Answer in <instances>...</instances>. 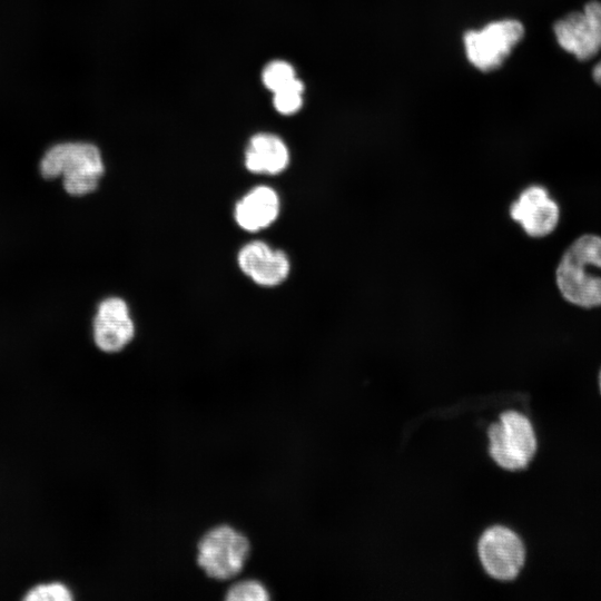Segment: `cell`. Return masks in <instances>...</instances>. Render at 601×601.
<instances>
[{
	"label": "cell",
	"mask_w": 601,
	"mask_h": 601,
	"mask_svg": "<svg viewBox=\"0 0 601 601\" xmlns=\"http://www.w3.org/2000/svg\"><path fill=\"white\" fill-rule=\"evenodd\" d=\"M562 49L579 60H589L601 50V2H588L582 11L572 12L554 24Z\"/></svg>",
	"instance_id": "cell-6"
},
{
	"label": "cell",
	"mask_w": 601,
	"mask_h": 601,
	"mask_svg": "<svg viewBox=\"0 0 601 601\" xmlns=\"http://www.w3.org/2000/svg\"><path fill=\"white\" fill-rule=\"evenodd\" d=\"M511 217L532 237L551 234L560 219L559 205L539 185L525 188L510 207Z\"/></svg>",
	"instance_id": "cell-8"
},
{
	"label": "cell",
	"mask_w": 601,
	"mask_h": 601,
	"mask_svg": "<svg viewBox=\"0 0 601 601\" xmlns=\"http://www.w3.org/2000/svg\"><path fill=\"white\" fill-rule=\"evenodd\" d=\"M225 598L228 601H266L270 597L264 583L247 579L230 585Z\"/></svg>",
	"instance_id": "cell-15"
},
{
	"label": "cell",
	"mask_w": 601,
	"mask_h": 601,
	"mask_svg": "<svg viewBox=\"0 0 601 601\" xmlns=\"http://www.w3.org/2000/svg\"><path fill=\"white\" fill-rule=\"evenodd\" d=\"M599 386H600V392H601V371H600V374H599Z\"/></svg>",
	"instance_id": "cell-19"
},
{
	"label": "cell",
	"mask_w": 601,
	"mask_h": 601,
	"mask_svg": "<svg viewBox=\"0 0 601 601\" xmlns=\"http://www.w3.org/2000/svg\"><path fill=\"white\" fill-rule=\"evenodd\" d=\"M262 80L273 93L294 85L297 80L293 66L284 60H274L263 70Z\"/></svg>",
	"instance_id": "cell-14"
},
{
	"label": "cell",
	"mask_w": 601,
	"mask_h": 601,
	"mask_svg": "<svg viewBox=\"0 0 601 601\" xmlns=\"http://www.w3.org/2000/svg\"><path fill=\"white\" fill-rule=\"evenodd\" d=\"M480 561L493 579L510 581L516 578L525 561V548L512 530L494 525L485 530L477 543Z\"/></svg>",
	"instance_id": "cell-5"
},
{
	"label": "cell",
	"mask_w": 601,
	"mask_h": 601,
	"mask_svg": "<svg viewBox=\"0 0 601 601\" xmlns=\"http://www.w3.org/2000/svg\"><path fill=\"white\" fill-rule=\"evenodd\" d=\"M279 209L277 193L269 186L260 185L236 203L234 217L240 228L254 233L270 226L278 217Z\"/></svg>",
	"instance_id": "cell-11"
},
{
	"label": "cell",
	"mask_w": 601,
	"mask_h": 601,
	"mask_svg": "<svg viewBox=\"0 0 601 601\" xmlns=\"http://www.w3.org/2000/svg\"><path fill=\"white\" fill-rule=\"evenodd\" d=\"M592 76L595 82L601 85V61H599L593 68Z\"/></svg>",
	"instance_id": "cell-18"
},
{
	"label": "cell",
	"mask_w": 601,
	"mask_h": 601,
	"mask_svg": "<svg viewBox=\"0 0 601 601\" xmlns=\"http://www.w3.org/2000/svg\"><path fill=\"white\" fill-rule=\"evenodd\" d=\"M289 164V151L282 138L269 132L253 136L245 150V167L254 174L276 175Z\"/></svg>",
	"instance_id": "cell-12"
},
{
	"label": "cell",
	"mask_w": 601,
	"mask_h": 601,
	"mask_svg": "<svg viewBox=\"0 0 601 601\" xmlns=\"http://www.w3.org/2000/svg\"><path fill=\"white\" fill-rule=\"evenodd\" d=\"M71 591L60 582L38 584L23 597L26 601H71Z\"/></svg>",
	"instance_id": "cell-17"
},
{
	"label": "cell",
	"mask_w": 601,
	"mask_h": 601,
	"mask_svg": "<svg viewBox=\"0 0 601 601\" xmlns=\"http://www.w3.org/2000/svg\"><path fill=\"white\" fill-rule=\"evenodd\" d=\"M135 336V324L129 307L120 297L102 299L92 321L96 346L106 353L122 351Z\"/></svg>",
	"instance_id": "cell-7"
},
{
	"label": "cell",
	"mask_w": 601,
	"mask_h": 601,
	"mask_svg": "<svg viewBox=\"0 0 601 601\" xmlns=\"http://www.w3.org/2000/svg\"><path fill=\"white\" fill-rule=\"evenodd\" d=\"M563 255L587 268L601 269V236L582 235L568 247Z\"/></svg>",
	"instance_id": "cell-13"
},
{
	"label": "cell",
	"mask_w": 601,
	"mask_h": 601,
	"mask_svg": "<svg viewBox=\"0 0 601 601\" xmlns=\"http://www.w3.org/2000/svg\"><path fill=\"white\" fill-rule=\"evenodd\" d=\"M240 270L254 283L274 287L285 282L290 272V263L280 249H273L260 240L243 246L237 255Z\"/></svg>",
	"instance_id": "cell-9"
},
{
	"label": "cell",
	"mask_w": 601,
	"mask_h": 601,
	"mask_svg": "<svg viewBox=\"0 0 601 601\" xmlns=\"http://www.w3.org/2000/svg\"><path fill=\"white\" fill-rule=\"evenodd\" d=\"M490 455L509 471L525 469L536 451V439L529 418L516 411H505L487 431Z\"/></svg>",
	"instance_id": "cell-3"
},
{
	"label": "cell",
	"mask_w": 601,
	"mask_h": 601,
	"mask_svg": "<svg viewBox=\"0 0 601 601\" xmlns=\"http://www.w3.org/2000/svg\"><path fill=\"white\" fill-rule=\"evenodd\" d=\"M249 552L247 536L230 525L220 524L200 538L197 544V563L210 579L226 581L240 573Z\"/></svg>",
	"instance_id": "cell-2"
},
{
	"label": "cell",
	"mask_w": 601,
	"mask_h": 601,
	"mask_svg": "<svg viewBox=\"0 0 601 601\" xmlns=\"http://www.w3.org/2000/svg\"><path fill=\"white\" fill-rule=\"evenodd\" d=\"M45 179L62 177L67 194L81 197L98 188L105 166L99 148L90 142H60L50 147L39 164Z\"/></svg>",
	"instance_id": "cell-1"
},
{
	"label": "cell",
	"mask_w": 601,
	"mask_h": 601,
	"mask_svg": "<svg viewBox=\"0 0 601 601\" xmlns=\"http://www.w3.org/2000/svg\"><path fill=\"white\" fill-rule=\"evenodd\" d=\"M558 288L569 303L583 308L601 306V276L562 255L555 272Z\"/></svg>",
	"instance_id": "cell-10"
},
{
	"label": "cell",
	"mask_w": 601,
	"mask_h": 601,
	"mask_svg": "<svg viewBox=\"0 0 601 601\" xmlns=\"http://www.w3.org/2000/svg\"><path fill=\"white\" fill-rule=\"evenodd\" d=\"M304 85L297 80L294 85L274 92L273 104L275 109L282 115H293L303 105Z\"/></svg>",
	"instance_id": "cell-16"
},
{
	"label": "cell",
	"mask_w": 601,
	"mask_h": 601,
	"mask_svg": "<svg viewBox=\"0 0 601 601\" xmlns=\"http://www.w3.org/2000/svg\"><path fill=\"white\" fill-rule=\"evenodd\" d=\"M523 35L522 23L513 19L494 21L480 30H471L464 36L467 59L482 71L497 69Z\"/></svg>",
	"instance_id": "cell-4"
}]
</instances>
